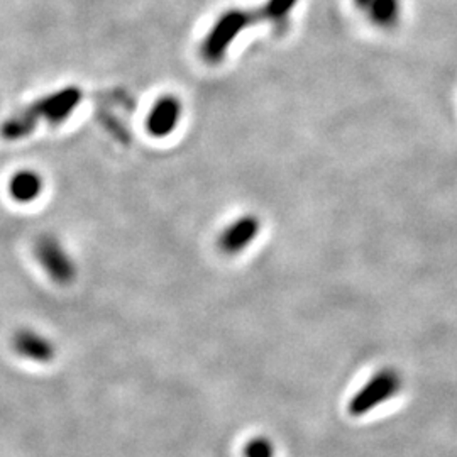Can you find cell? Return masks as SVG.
<instances>
[{"label":"cell","instance_id":"obj_5","mask_svg":"<svg viewBox=\"0 0 457 457\" xmlns=\"http://www.w3.org/2000/svg\"><path fill=\"white\" fill-rule=\"evenodd\" d=\"M260 219H256L254 215L241 217L222 232L219 245L226 254L241 253L256 239V236L260 234Z\"/></svg>","mask_w":457,"mask_h":457},{"label":"cell","instance_id":"obj_4","mask_svg":"<svg viewBox=\"0 0 457 457\" xmlns=\"http://www.w3.org/2000/svg\"><path fill=\"white\" fill-rule=\"evenodd\" d=\"M14 351L17 356L24 358V360L31 361V362H49L56 356V347L54 344L49 341L46 336L31 330V328H24L19 330L14 336Z\"/></svg>","mask_w":457,"mask_h":457},{"label":"cell","instance_id":"obj_7","mask_svg":"<svg viewBox=\"0 0 457 457\" xmlns=\"http://www.w3.org/2000/svg\"><path fill=\"white\" fill-rule=\"evenodd\" d=\"M45 181L33 170H21L9 180V195L19 204H31L43 194Z\"/></svg>","mask_w":457,"mask_h":457},{"label":"cell","instance_id":"obj_2","mask_svg":"<svg viewBox=\"0 0 457 457\" xmlns=\"http://www.w3.org/2000/svg\"><path fill=\"white\" fill-rule=\"evenodd\" d=\"M34 256L54 283L66 287L77 278V264L62 241L51 234L41 236L34 245Z\"/></svg>","mask_w":457,"mask_h":457},{"label":"cell","instance_id":"obj_1","mask_svg":"<svg viewBox=\"0 0 457 457\" xmlns=\"http://www.w3.org/2000/svg\"><path fill=\"white\" fill-rule=\"evenodd\" d=\"M82 97L80 88L66 87L54 94H49L46 97L39 98L2 124V137L9 141H19L28 137L41 122H46L49 126H58L73 114L77 105L82 102Z\"/></svg>","mask_w":457,"mask_h":457},{"label":"cell","instance_id":"obj_3","mask_svg":"<svg viewBox=\"0 0 457 457\" xmlns=\"http://www.w3.org/2000/svg\"><path fill=\"white\" fill-rule=\"evenodd\" d=\"M402 388V376L395 370H381L378 371L360 392L354 395L349 402V413L354 417H361L364 413H370L378 405L385 403L386 400L393 398Z\"/></svg>","mask_w":457,"mask_h":457},{"label":"cell","instance_id":"obj_6","mask_svg":"<svg viewBox=\"0 0 457 457\" xmlns=\"http://www.w3.org/2000/svg\"><path fill=\"white\" fill-rule=\"evenodd\" d=\"M181 107L177 98H160L154 105L151 114L147 115V131L154 137H164L179 126Z\"/></svg>","mask_w":457,"mask_h":457}]
</instances>
